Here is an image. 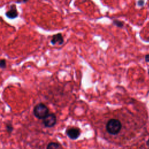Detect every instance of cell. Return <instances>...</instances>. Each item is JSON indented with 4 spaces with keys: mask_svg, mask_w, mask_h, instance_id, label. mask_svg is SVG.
<instances>
[{
    "mask_svg": "<svg viewBox=\"0 0 149 149\" xmlns=\"http://www.w3.org/2000/svg\"><path fill=\"white\" fill-rule=\"evenodd\" d=\"M5 15L7 17H8L10 19L16 18L18 16V12L16 9V5H10L9 9L6 12Z\"/></svg>",
    "mask_w": 149,
    "mask_h": 149,
    "instance_id": "5",
    "label": "cell"
},
{
    "mask_svg": "<svg viewBox=\"0 0 149 149\" xmlns=\"http://www.w3.org/2000/svg\"><path fill=\"white\" fill-rule=\"evenodd\" d=\"M81 133L80 129L75 127H70L66 130V134L72 140H76L80 136Z\"/></svg>",
    "mask_w": 149,
    "mask_h": 149,
    "instance_id": "4",
    "label": "cell"
},
{
    "mask_svg": "<svg viewBox=\"0 0 149 149\" xmlns=\"http://www.w3.org/2000/svg\"><path fill=\"white\" fill-rule=\"evenodd\" d=\"M64 42L63 37L62 36V34L61 33H58L56 34H54L51 40V43L52 45H56L58 44L59 45H62Z\"/></svg>",
    "mask_w": 149,
    "mask_h": 149,
    "instance_id": "6",
    "label": "cell"
},
{
    "mask_svg": "<svg viewBox=\"0 0 149 149\" xmlns=\"http://www.w3.org/2000/svg\"><path fill=\"white\" fill-rule=\"evenodd\" d=\"M6 66V61L5 59H2L0 61V67L1 69H5Z\"/></svg>",
    "mask_w": 149,
    "mask_h": 149,
    "instance_id": "10",
    "label": "cell"
},
{
    "mask_svg": "<svg viewBox=\"0 0 149 149\" xmlns=\"http://www.w3.org/2000/svg\"><path fill=\"white\" fill-rule=\"evenodd\" d=\"M122 125L121 122L117 119H111L106 123L105 129L107 132L111 135H116L121 130Z\"/></svg>",
    "mask_w": 149,
    "mask_h": 149,
    "instance_id": "1",
    "label": "cell"
},
{
    "mask_svg": "<svg viewBox=\"0 0 149 149\" xmlns=\"http://www.w3.org/2000/svg\"><path fill=\"white\" fill-rule=\"evenodd\" d=\"M62 148V146L59 144L58 143L56 142H50L47 146V149H51V148Z\"/></svg>",
    "mask_w": 149,
    "mask_h": 149,
    "instance_id": "7",
    "label": "cell"
},
{
    "mask_svg": "<svg viewBox=\"0 0 149 149\" xmlns=\"http://www.w3.org/2000/svg\"><path fill=\"white\" fill-rule=\"evenodd\" d=\"M33 112L37 118L42 119L49 113V109L46 105L41 102L37 104L34 107Z\"/></svg>",
    "mask_w": 149,
    "mask_h": 149,
    "instance_id": "2",
    "label": "cell"
},
{
    "mask_svg": "<svg viewBox=\"0 0 149 149\" xmlns=\"http://www.w3.org/2000/svg\"><path fill=\"white\" fill-rule=\"evenodd\" d=\"M146 144H147V146L149 147V139H148V140L147 141V143H146Z\"/></svg>",
    "mask_w": 149,
    "mask_h": 149,
    "instance_id": "13",
    "label": "cell"
},
{
    "mask_svg": "<svg viewBox=\"0 0 149 149\" xmlns=\"http://www.w3.org/2000/svg\"><path fill=\"white\" fill-rule=\"evenodd\" d=\"M113 24L114 25H115L116 26L118 27H122L123 26V22L120 21V20H113Z\"/></svg>",
    "mask_w": 149,
    "mask_h": 149,
    "instance_id": "9",
    "label": "cell"
},
{
    "mask_svg": "<svg viewBox=\"0 0 149 149\" xmlns=\"http://www.w3.org/2000/svg\"><path fill=\"white\" fill-rule=\"evenodd\" d=\"M28 0H22V2H27Z\"/></svg>",
    "mask_w": 149,
    "mask_h": 149,
    "instance_id": "14",
    "label": "cell"
},
{
    "mask_svg": "<svg viewBox=\"0 0 149 149\" xmlns=\"http://www.w3.org/2000/svg\"><path fill=\"white\" fill-rule=\"evenodd\" d=\"M6 131L9 133H10L12 132L13 130V127L12 126V125L10 123V122H8L7 123H6Z\"/></svg>",
    "mask_w": 149,
    "mask_h": 149,
    "instance_id": "8",
    "label": "cell"
},
{
    "mask_svg": "<svg viewBox=\"0 0 149 149\" xmlns=\"http://www.w3.org/2000/svg\"><path fill=\"white\" fill-rule=\"evenodd\" d=\"M145 59H146V61L147 62H149V54L146 55V56H145Z\"/></svg>",
    "mask_w": 149,
    "mask_h": 149,
    "instance_id": "12",
    "label": "cell"
},
{
    "mask_svg": "<svg viewBox=\"0 0 149 149\" xmlns=\"http://www.w3.org/2000/svg\"><path fill=\"white\" fill-rule=\"evenodd\" d=\"M42 123L46 127H54L56 123V116L53 113H48L44 119H42Z\"/></svg>",
    "mask_w": 149,
    "mask_h": 149,
    "instance_id": "3",
    "label": "cell"
},
{
    "mask_svg": "<svg viewBox=\"0 0 149 149\" xmlns=\"http://www.w3.org/2000/svg\"><path fill=\"white\" fill-rule=\"evenodd\" d=\"M137 4L139 6H143L144 4V0H139L137 2Z\"/></svg>",
    "mask_w": 149,
    "mask_h": 149,
    "instance_id": "11",
    "label": "cell"
},
{
    "mask_svg": "<svg viewBox=\"0 0 149 149\" xmlns=\"http://www.w3.org/2000/svg\"><path fill=\"white\" fill-rule=\"evenodd\" d=\"M148 73H149V70H148Z\"/></svg>",
    "mask_w": 149,
    "mask_h": 149,
    "instance_id": "15",
    "label": "cell"
}]
</instances>
